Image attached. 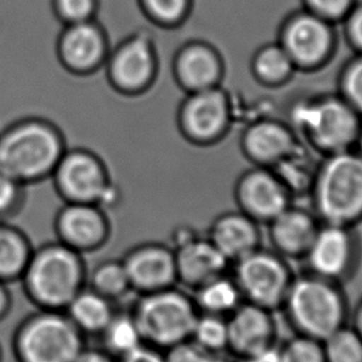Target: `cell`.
Returning a JSON list of instances; mask_svg holds the SVG:
<instances>
[{"mask_svg":"<svg viewBox=\"0 0 362 362\" xmlns=\"http://www.w3.org/2000/svg\"><path fill=\"white\" fill-rule=\"evenodd\" d=\"M69 148L64 132L50 119L24 117L0 131V171L25 187L50 179Z\"/></svg>","mask_w":362,"mask_h":362,"instance_id":"6da1fadb","label":"cell"},{"mask_svg":"<svg viewBox=\"0 0 362 362\" xmlns=\"http://www.w3.org/2000/svg\"><path fill=\"white\" fill-rule=\"evenodd\" d=\"M28 300L37 309L64 312L87 286L83 255L59 241L34 248L21 278Z\"/></svg>","mask_w":362,"mask_h":362,"instance_id":"7a4b0ae2","label":"cell"},{"mask_svg":"<svg viewBox=\"0 0 362 362\" xmlns=\"http://www.w3.org/2000/svg\"><path fill=\"white\" fill-rule=\"evenodd\" d=\"M281 309L296 334L322 341L346 325L349 317L341 284L308 271L294 276Z\"/></svg>","mask_w":362,"mask_h":362,"instance_id":"3957f363","label":"cell"},{"mask_svg":"<svg viewBox=\"0 0 362 362\" xmlns=\"http://www.w3.org/2000/svg\"><path fill=\"white\" fill-rule=\"evenodd\" d=\"M310 194L320 222L356 226L362 221V156L352 149L327 156L317 166Z\"/></svg>","mask_w":362,"mask_h":362,"instance_id":"277c9868","label":"cell"},{"mask_svg":"<svg viewBox=\"0 0 362 362\" xmlns=\"http://www.w3.org/2000/svg\"><path fill=\"white\" fill-rule=\"evenodd\" d=\"M11 347L16 362H72L85 337L65 312L37 309L16 327Z\"/></svg>","mask_w":362,"mask_h":362,"instance_id":"5b68a950","label":"cell"},{"mask_svg":"<svg viewBox=\"0 0 362 362\" xmlns=\"http://www.w3.org/2000/svg\"><path fill=\"white\" fill-rule=\"evenodd\" d=\"M131 313L144 344L161 351L190 339L200 314L192 296L177 286L139 294Z\"/></svg>","mask_w":362,"mask_h":362,"instance_id":"8992f818","label":"cell"},{"mask_svg":"<svg viewBox=\"0 0 362 362\" xmlns=\"http://www.w3.org/2000/svg\"><path fill=\"white\" fill-rule=\"evenodd\" d=\"M50 179L64 202L93 204L107 211L121 200L106 161L88 148H67Z\"/></svg>","mask_w":362,"mask_h":362,"instance_id":"52a82bcc","label":"cell"},{"mask_svg":"<svg viewBox=\"0 0 362 362\" xmlns=\"http://www.w3.org/2000/svg\"><path fill=\"white\" fill-rule=\"evenodd\" d=\"M361 118L341 96L302 102L292 112L294 126L314 148L327 156L355 146Z\"/></svg>","mask_w":362,"mask_h":362,"instance_id":"ba28073f","label":"cell"},{"mask_svg":"<svg viewBox=\"0 0 362 362\" xmlns=\"http://www.w3.org/2000/svg\"><path fill=\"white\" fill-rule=\"evenodd\" d=\"M103 71L118 95L143 96L156 85L160 71L156 37L146 29L133 31L112 46Z\"/></svg>","mask_w":362,"mask_h":362,"instance_id":"9c48e42d","label":"cell"},{"mask_svg":"<svg viewBox=\"0 0 362 362\" xmlns=\"http://www.w3.org/2000/svg\"><path fill=\"white\" fill-rule=\"evenodd\" d=\"M231 276L245 302L274 312L282 308L294 278L288 259L273 250L259 247L232 263Z\"/></svg>","mask_w":362,"mask_h":362,"instance_id":"30bf717a","label":"cell"},{"mask_svg":"<svg viewBox=\"0 0 362 362\" xmlns=\"http://www.w3.org/2000/svg\"><path fill=\"white\" fill-rule=\"evenodd\" d=\"M307 271L342 284L354 277L361 261L355 227L322 222L305 256Z\"/></svg>","mask_w":362,"mask_h":362,"instance_id":"8fae6325","label":"cell"},{"mask_svg":"<svg viewBox=\"0 0 362 362\" xmlns=\"http://www.w3.org/2000/svg\"><path fill=\"white\" fill-rule=\"evenodd\" d=\"M231 108L221 86L187 93L176 111V126L185 141L194 146H210L225 136Z\"/></svg>","mask_w":362,"mask_h":362,"instance_id":"7c38bea8","label":"cell"},{"mask_svg":"<svg viewBox=\"0 0 362 362\" xmlns=\"http://www.w3.org/2000/svg\"><path fill=\"white\" fill-rule=\"evenodd\" d=\"M106 28L97 19L62 25L56 39V59L76 77H88L103 70L111 51Z\"/></svg>","mask_w":362,"mask_h":362,"instance_id":"4fadbf2b","label":"cell"},{"mask_svg":"<svg viewBox=\"0 0 362 362\" xmlns=\"http://www.w3.org/2000/svg\"><path fill=\"white\" fill-rule=\"evenodd\" d=\"M54 232L56 241L86 255L100 251L110 242L112 222L98 205L64 202L54 217Z\"/></svg>","mask_w":362,"mask_h":362,"instance_id":"5bb4252c","label":"cell"},{"mask_svg":"<svg viewBox=\"0 0 362 362\" xmlns=\"http://www.w3.org/2000/svg\"><path fill=\"white\" fill-rule=\"evenodd\" d=\"M334 41L332 23L305 9L288 18L281 30L279 44L297 69L308 70L317 69L327 60Z\"/></svg>","mask_w":362,"mask_h":362,"instance_id":"9a60e30c","label":"cell"},{"mask_svg":"<svg viewBox=\"0 0 362 362\" xmlns=\"http://www.w3.org/2000/svg\"><path fill=\"white\" fill-rule=\"evenodd\" d=\"M292 195L273 169L257 166L240 176L235 187L238 210L267 225L292 205Z\"/></svg>","mask_w":362,"mask_h":362,"instance_id":"2e32d148","label":"cell"},{"mask_svg":"<svg viewBox=\"0 0 362 362\" xmlns=\"http://www.w3.org/2000/svg\"><path fill=\"white\" fill-rule=\"evenodd\" d=\"M132 291L138 294L158 292L177 286L175 253L163 242H141L122 257Z\"/></svg>","mask_w":362,"mask_h":362,"instance_id":"e0dca14e","label":"cell"},{"mask_svg":"<svg viewBox=\"0 0 362 362\" xmlns=\"http://www.w3.org/2000/svg\"><path fill=\"white\" fill-rule=\"evenodd\" d=\"M171 72L176 85L185 93H192L220 86L223 62L218 51L210 44L187 41L173 56Z\"/></svg>","mask_w":362,"mask_h":362,"instance_id":"ac0fdd59","label":"cell"},{"mask_svg":"<svg viewBox=\"0 0 362 362\" xmlns=\"http://www.w3.org/2000/svg\"><path fill=\"white\" fill-rule=\"evenodd\" d=\"M228 351L237 358L248 356L276 344L277 324L273 312L252 303L242 302L227 317Z\"/></svg>","mask_w":362,"mask_h":362,"instance_id":"d6986e66","label":"cell"},{"mask_svg":"<svg viewBox=\"0 0 362 362\" xmlns=\"http://www.w3.org/2000/svg\"><path fill=\"white\" fill-rule=\"evenodd\" d=\"M173 250L175 253L177 286L190 291L225 274L231 266L211 241L199 233L173 247Z\"/></svg>","mask_w":362,"mask_h":362,"instance_id":"ffe728a7","label":"cell"},{"mask_svg":"<svg viewBox=\"0 0 362 362\" xmlns=\"http://www.w3.org/2000/svg\"><path fill=\"white\" fill-rule=\"evenodd\" d=\"M320 223L314 212L291 205L267 223L272 250L288 261L303 259Z\"/></svg>","mask_w":362,"mask_h":362,"instance_id":"44dd1931","label":"cell"},{"mask_svg":"<svg viewBox=\"0 0 362 362\" xmlns=\"http://www.w3.org/2000/svg\"><path fill=\"white\" fill-rule=\"evenodd\" d=\"M206 237L231 264L262 247L259 223L240 210L215 217Z\"/></svg>","mask_w":362,"mask_h":362,"instance_id":"7402d4cb","label":"cell"},{"mask_svg":"<svg viewBox=\"0 0 362 362\" xmlns=\"http://www.w3.org/2000/svg\"><path fill=\"white\" fill-rule=\"evenodd\" d=\"M242 148L257 165L274 168L296 151L297 141L292 128L281 122L263 119L247 128Z\"/></svg>","mask_w":362,"mask_h":362,"instance_id":"603a6c76","label":"cell"},{"mask_svg":"<svg viewBox=\"0 0 362 362\" xmlns=\"http://www.w3.org/2000/svg\"><path fill=\"white\" fill-rule=\"evenodd\" d=\"M64 312L83 337H100L116 314L113 302L90 287L83 288Z\"/></svg>","mask_w":362,"mask_h":362,"instance_id":"cb8c5ba5","label":"cell"},{"mask_svg":"<svg viewBox=\"0 0 362 362\" xmlns=\"http://www.w3.org/2000/svg\"><path fill=\"white\" fill-rule=\"evenodd\" d=\"M35 247L21 227L11 222L0 221V281H21Z\"/></svg>","mask_w":362,"mask_h":362,"instance_id":"d4e9b609","label":"cell"},{"mask_svg":"<svg viewBox=\"0 0 362 362\" xmlns=\"http://www.w3.org/2000/svg\"><path fill=\"white\" fill-rule=\"evenodd\" d=\"M192 299L199 313L228 317L243 300L231 274H222L192 291Z\"/></svg>","mask_w":362,"mask_h":362,"instance_id":"484cf974","label":"cell"},{"mask_svg":"<svg viewBox=\"0 0 362 362\" xmlns=\"http://www.w3.org/2000/svg\"><path fill=\"white\" fill-rule=\"evenodd\" d=\"M100 337L102 349L116 360L131 354L144 344L131 310L127 313L116 312Z\"/></svg>","mask_w":362,"mask_h":362,"instance_id":"4316f807","label":"cell"},{"mask_svg":"<svg viewBox=\"0 0 362 362\" xmlns=\"http://www.w3.org/2000/svg\"><path fill=\"white\" fill-rule=\"evenodd\" d=\"M296 70L294 62L279 42L258 49L252 59V71L257 80L264 85H282Z\"/></svg>","mask_w":362,"mask_h":362,"instance_id":"83f0119b","label":"cell"},{"mask_svg":"<svg viewBox=\"0 0 362 362\" xmlns=\"http://www.w3.org/2000/svg\"><path fill=\"white\" fill-rule=\"evenodd\" d=\"M87 284L90 289L113 303L132 292L129 278L122 258H110L100 262L90 274H87Z\"/></svg>","mask_w":362,"mask_h":362,"instance_id":"f1b7e54d","label":"cell"},{"mask_svg":"<svg viewBox=\"0 0 362 362\" xmlns=\"http://www.w3.org/2000/svg\"><path fill=\"white\" fill-rule=\"evenodd\" d=\"M141 14L163 30H175L187 23L194 0H136Z\"/></svg>","mask_w":362,"mask_h":362,"instance_id":"f546056e","label":"cell"},{"mask_svg":"<svg viewBox=\"0 0 362 362\" xmlns=\"http://www.w3.org/2000/svg\"><path fill=\"white\" fill-rule=\"evenodd\" d=\"M190 339L199 346L218 356V354L228 350L227 317L200 313Z\"/></svg>","mask_w":362,"mask_h":362,"instance_id":"4dcf8cb0","label":"cell"},{"mask_svg":"<svg viewBox=\"0 0 362 362\" xmlns=\"http://www.w3.org/2000/svg\"><path fill=\"white\" fill-rule=\"evenodd\" d=\"M327 362H362V337L346 324L322 340Z\"/></svg>","mask_w":362,"mask_h":362,"instance_id":"1f68e13d","label":"cell"},{"mask_svg":"<svg viewBox=\"0 0 362 362\" xmlns=\"http://www.w3.org/2000/svg\"><path fill=\"white\" fill-rule=\"evenodd\" d=\"M282 362H327L322 340L296 334L279 345Z\"/></svg>","mask_w":362,"mask_h":362,"instance_id":"d6a6232c","label":"cell"},{"mask_svg":"<svg viewBox=\"0 0 362 362\" xmlns=\"http://www.w3.org/2000/svg\"><path fill=\"white\" fill-rule=\"evenodd\" d=\"M101 0H51V9L62 25L97 19Z\"/></svg>","mask_w":362,"mask_h":362,"instance_id":"836d02e7","label":"cell"},{"mask_svg":"<svg viewBox=\"0 0 362 362\" xmlns=\"http://www.w3.org/2000/svg\"><path fill=\"white\" fill-rule=\"evenodd\" d=\"M24 184L0 171V221H8L21 214L26 204L28 192Z\"/></svg>","mask_w":362,"mask_h":362,"instance_id":"e575fe53","label":"cell"},{"mask_svg":"<svg viewBox=\"0 0 362 362\" xmlns=\"http://www.w3.org/2000/svg\"><path fill=\"white\" fill-rule=\"evenodd\" d=\"M340 85L342 98L362 117V54L346 66Z\"/></svg>","mask_w":362,"mask_h":362,"instance_id":"d590c367","label":"cell"},{"mask_svg":"<svg viewBox=\"0 0 362 362\" xmlns=\"http://www.w3.org/2000/svg\"><path fill=\"white\" fill-rule=\"evenodd\" d=\"M163 352L165 362H215L218 357L199 346L192 339L175 344Z\"/></svg>","mask_w":362,"mask_h":362,"instance_id":"8d00e7d4","label":"cell"},{"mask_svg":"<svg viewBox=\"0 0 362 362\" xmlns=\"http://www.w3.org/2000/svg\"><path fill=\"white\" fill-rule=\"evenodd\" d=\"M305 9L329 23L345 21L355 0H304Z\"/></svg>","mask_w":362,"mask_h":362,"instance_id":"74e56055","label":"cell"},{"mask_svg":"<svg viewBox=\"0 0 362 362\" xmlns=\"http://www.w3.org/2000/svg\"><path fill=\"white\" fill-rule=\"evenodd\" d=\"M345 21L349 40L362 54V4L354 6Z\"/></svg>","mask_w":362,"mask_h":362,"instance_id":"f35d334b","label":"cell"},{"mask_svg":"<svg viewBox=\"0 0 362 362\" xmlns=\"http://www.w3.org/2000/svg\"><path fill=\"white\" fill-rule=\"evenodd\" d=\"M117 362H165V358L164 352L159 349L143 344L134 351L118 358Z\"/></svg>","mask_w":362,"mask_h":362,"instance_id":"ab89813d","label":"cell"},{"mask_svg":"<svg viewBox=\"0 0 362 362\" xmlns=\"http://www.w3.org/2000/svg\"><path fill=\"white\" fill-rule=\"evenodd\" d=\"M240 362H282L281 347L277 344H272L269 346L263 347L258 351L253 352L246 357L238 358Z\"/></svg>","mask_w":362,"mask_h":362,"instance_id":"60d3db41","label":"cell"},{"mask_svg":"<svg viewBox=\"0 0 362 362\" xmlns=\"http://www.w3.org/2000/svg\"><path fill=\"white\" fill-rule=\"evenodd\" d=\"M72 362H117V360L102 347L93 349L85 346Z\"/></svg>","mask_w":362,"mask_h":362,"instance_id":"b9f144b4","label":"cell"},{"mask_svg":"<svg viewBox=\"0 0 362 362\" xmlns=\"http://www.w3.org/2000/svg\"><path fill=\"white\" fill-rule=\"evenodd\" d=\"M13 308V296L8 284L0 281V322H3Z\"/></svg>","mask_w":362,"mask_h":362,"instance_id":"7bdbcfd3","label":"cell"},{"mask_svg":"<svg viewBox=\"0 0 362 362\" xmlns=\"http://www.w3.org/2000/svg\"><path fill=\"white\" fill-rule=\"evenodd\" d=\"M362 337V299L357 303L356 308L352 314V322L350 324Z\"/></svg>","mask_w":362,"mask_h":362,"instance_id":"ee69618b","label":"cell"},{"mask_svg":"<svg viewBox=\"0 0 362 362\" xmlns=\"http://www.w3.org/2000/svg\"><path fill=\"white\" fill-rule=\"evenodd\" d=\"M355 146H356L357 153H358V154L362 156V127L361 129H360V133H358V136H357Z\"/></svg>","mask_w":362,"mask_h":362,"instance_id":"f6af8a7d","label":"cell"},{"mask_svg":"<svg viewBox=\"0 0 362 362\" xmlns=\"http://www.w3.org/2000/svg\"><path fill=\"white\" fill-rule=\"evenodd\" d=\"M215 362H240L238 360H226V358H221V357H217L216 361Z\"/></svg>","mask_w":362,"mask_h":362,"instance_id":"bcb514c9","label":"cell"},{"mask_svg":"<svg viewBox=\"0 0 362 362\" xmlns=\"http://www.w3.org/2000/svg\"><path fill=\"white\" fill-rule=\"evenodd\" d=\"M3 357H4V354H3V347L0 345V362H3Z\"/></svg>","mask_w":362,"mask_h":362,"instance_id":"7dc6e473","label":"cell"}]
</instances>
